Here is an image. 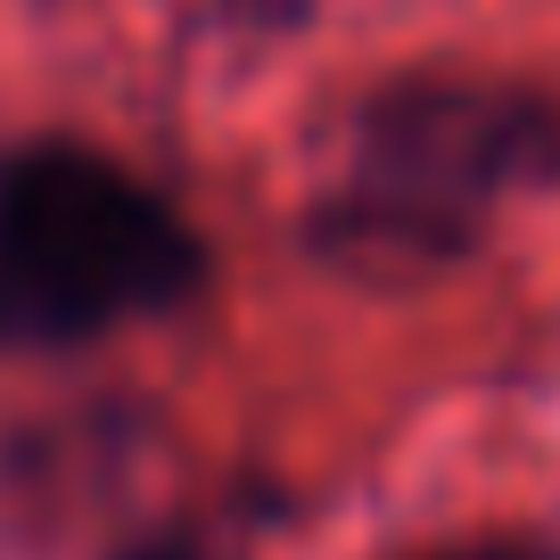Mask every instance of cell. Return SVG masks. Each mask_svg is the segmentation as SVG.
Segmentation results:
<instances>
[{"mask_svg": "<svg viewBox=\"0 0 560 560\" xmlns=\"http://www.w3.org/2000/svg\"><path fill=\"white\" fill-rule=\"evenodd\" d=\"M207 272L198 231L116 158L34 140L0 158V354L83 347L182 305Z\"/></svg>", "mask_w": 560, "mask_h": 560, "instance_id": "1", "label": "cell"}, {"mask_svg": "<svg viewBox=\"0 0 560 560\" xmlns=\"http://www.w3.org/2000/svg\"><path fill=\"white\" fill-rule=\"evenodd\" d=\"M552 132L536 100L494 83H404L363 116L347 149L322 247L371 272H420L445 264L487 231L520 182L552 165Z\"/></svg>", "mask_w": 560, "mask_h": 560, "instance_id": "2", "label": "cell"}, {"mask_svg": "<svg viewBox=\"0 0 560 560\" xmlns=\"http://www.w3.org/2000/svg\"><path fill=\"white\" fill-rule=\"evenodd\" d=\"M438 560H560L552 544H527V536H494V544H454Z\"/></svg>", "mask_w": 560, "mask_h": 560, "instance_id": "3", "label": "cell"}, {"mask_svg": "<svg viewBox=\"0 0 560 560\" xmlns=\"http://www.w3.org/2000/svg\"><path fill=\"white\" fill-rule=\"evenodd\" d=\"M124 560H207V544H190V536H158V544H140V552H124Z\"/></svg>", "mask_w": 560, "mask_h": 560, "instance_id": "4", "label": "cell"}]
</instances>
